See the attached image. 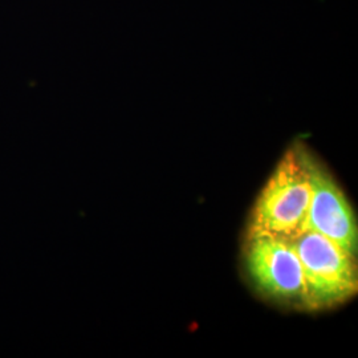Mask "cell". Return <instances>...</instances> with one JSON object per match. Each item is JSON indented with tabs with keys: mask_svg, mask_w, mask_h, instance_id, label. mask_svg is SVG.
Returning a JSON list of instances; mask_svg holds the SVG:
<instances>
[{
	"mask_svg": "<svg viewBox=\"0 0 358 358\" xmlns=\"http://www.w3.org/2000/svg\"><path fill=\"white\" fill-rule=\"evenodd\" d=\"M310 194L307 169L294 143L282 155L256 199L247 235L294 239L306 231Z\"/></svg>",
	"mask_w": 358,
	"mask_h": 358,
	"instance_id": "obj_1",
	"label": "cell"
},
{
	"mask_svg": "<svg viewBox=\"0 0 358 358\" xmlns=\"http://www.w3.org/2000/svg\"><path fill=\"white\" fill-rule=\"evenodd\" d=\"M292 242L303 269V310L317 312L338 307L356 296V256L313 231L301 232Z\"/></svg>",
	"mask_w": 358,
	"mask_h": 358,
	"instance_id": "obj_2",
	"label": "cell"
},
{
	"mask_svg": "<svg viewBox=\"0 0 358 358\" xmlns=\"http://www.w3.org/2000/svg\"><path fill=\"white\" fill-rule=\"evenodd\" d=\"M244 268L263 297L303 308V269L292 239L263 234L247 235Z\"/></svg>",
	"mask_w": 358,
	"mask_h": 358,
	"instance_id": "obj_3",
	"label": "cell"
},
{
	"mask_svg": "<svg viewBox=\"0 0 358 358\" xmlns=\"http://www.w3.org/2000/svg\"><path fill=\"white\" fill-rule=\"evenodd\" d=\"M296 148L307 169L312 192L306 231L321 234L348 254L357 255V219L350 202L320 161L301 142H296Z\"/></svg>",
	"mask_w": 358,
	"mask_h": 358,
	"instance_id": "obj_4",
	"label": "cell"
}]
</instances>
